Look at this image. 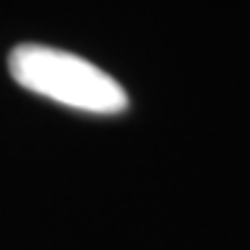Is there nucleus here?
Returning <instances> with one entry per match:
<instances>
[{"label": "nucleus", "instance_id": "1", "mask_svg": "<svg viewBox=\"0 0 250 250\" xmlns=\"http://www.w3.org/2000/svg\"><path fill=\"white\" fill-rule=\"evenodd\" d=\"M9 72L22 89L89 114H120L128 95L111 75L86 59L45 45H20L9 56Z\"/></svg>", "mask_w": 250, "mask_h": 250}]
</instances>
